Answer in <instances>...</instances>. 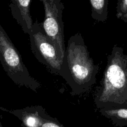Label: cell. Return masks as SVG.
<instances>
[{
    "instance_id": "8992f818",
    "label": "cell",
    "mask_w": 127,
    "mask_h": 127,
    "mask_svg": "<svg viewBox=\"0 0 127 127\" xmlns=\"http://www.w3.org/2000/svg\"><path fill=\"white\" fill-rule=\"evenodd\" d=\"M0 110L8 112L21 121L23 127H41L47 113L41 105L28 107L21 109L8 110L0 107Z\"/></svg>"
},
{
    "instance_id": "277c9868",
    "label": "cell",
    "mask_w": 127,
    "mask_h": 127,
    "mask_svg": "<svg viewBox=\"0 0 127 127\" xmlns=\"http://www.w3.org/2000/svg\"><path fill=\"white\" fill-rule=\"evenodd\" d=\"M31 49L37 61L53 75H59L61 61L52 40L46 35L41 23L34 22L29 33Z\"/></svg>"
},
{
    "instance_id": "ba28073f",
    "label": "cell",
    "mask_w": 127,
    "mask_h": 127,
    "mask_svg": "<svg viewBox=\"0 0 127 127\" xmlns=\"http://www.w3.org/2000/svg\"><path fill=\"white\" fill-rule=\"evenodd\" d=\"M98 112L115 127H127V108H102Z\"/></svg>"
},
{
    "instance_id": "8fae6325",
    "label": "cell",
    "mask_w": 127,
    "mask_h": 127,
    "mask_svg": "<svg viewBox=\"0 0 127 127\" xmlns=\"http://www.w3.org/2000/svg\"><path fill=\"white\" fill-rule=\"evenodd\" d=\"M41 127H65L56 118L47 114Z\"/></svg>"
},
{
    "instance_id": "6da1fadb",
    "label": "cell",
    "mask_w": 127,
    "mask_h": 127,
    "mask_svg": "<svg viewBox=\"0 0 127 127\" xmlns=\"http://www.w3.org/2000/svg\"><path fill=\"white\" fill-rule=\"evenodd\" d=\"M99 66L90 57L84 37L80 32L69 38L63 60L60 76L71 89L72 96L87 92L96 83Z\"/></svg>"
},
{
    "instance_id": "9c48e42d",
    "label": "cell",
    "mask_w": 127,
    "mask_h": 127,
    "mask_svg": "<svg viewBox=\"0 0 127 127\" xmlns=\"http://www.w3.org/2000/svg\"><path fill=\"white\" fill-rule=\"evenodd\" d=\"M91 5L92 19L98 22L104 23L107 20L109 0H89Z\"/></svg>"
},
{
    "instance_id": "7a4b0ae2",
    "label": "cell",
    "mask_w": 127,
    "mask_h": 127,
    "mask_svg": "<svg viewBox=\"0 0 127 127\" xmlns=\"http://www.w3.org/2000/svg\"><path fill=\"white\" fill-rule=\"evenodd\" d=\"M94 103L102 108H127V54L115 45L107 57L100 84L94 95Z\"/></svg>"
},
{
    "instance_id": "3957f363",
    "label": "cell",
    "mask_w": 127,
    "mask_h": 127,
    "mask_svg": "<svg viewBox=\"0 0 127 127\" xmlns=\"http://www.w3.org/2000/svg\"><path fill=\"white\" fill-rule=\"evenodd\" d=\"M0 62L4 71L16 85L37 92L41 84L30 75L21 56L0 24Z\"/></svg>"
},
{
    "instance_id": "52a82bcc",
    "label": "cell",
    "mask_w": 127,
    "mask_h": 127,
    "mask_svg": "<svg viewBox=\"0 0 127 127\" xmlns=\"http://www.w3.org/2000/svg\"><path fill=\"white\" fill-rule=\"evenodd\" d=\"M31 0H11L9 7L13 18L21 27L23 32L29 34L33 24L30 12Z\"/></svg>"
},
{
    "instance_id": "7c38bea8",
    "label": "cell",
    "mask_w": 127,
    "mask_h": 127,
    "mask_svg": "<svg viewBox=\"0 0 127 127\" xmlns=\"http://www.w3.org/2000/svg\"><path fill=\"white\" fill-rule=\"evenodd\" d=\"M0 127H3V125H2L1 121V118H0Z\"/></svg>"
},
{
    "instance_id": "30bf717a",
    "label": "cell",
    "mask_w": 127,
    "mask_h": 127,
    "mask_svg": "<svg viewBox=\"0 0 127 127\" xmlns=\"http://www.w3.org/2000/svg\"><path fill=\"white\" fill-rule=\"evenodd\" d=\"M116 16L118 19L127 23V0H117Z\"/></svg>"
},
{
    "instance_id": "5b68a950",
    "label": "cell",
    "mask_w": 127,
    "mask_h": 127,
    "mask_svg": "<svg viewBox=\"0 0 127 127\" xmlns=\"http://www.w3.org/2000/svg\"><path fill=\"white\" fill-rule=\"evenodd\" d=\"M44 8V20L41 23L46 35L52 40L57 49L61 63L65 51L64 26L62 21L64 6L61 0H40Z\"/></svg>"
}]
</instances>
